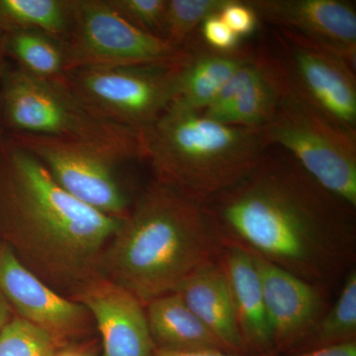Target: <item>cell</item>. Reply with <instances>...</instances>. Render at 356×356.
<instances>
[{
    "label": "cell",
    "instance_id": "obj_19",
    "mask_svg": "<svg viewBox=\"0 0 356 356\" xmlns=\"http://www.w3.org/2000/svg\"><path fill=\"white\" fill-rule=\"evenodd\" d=\"M145 310L156 350L225 351L178 293L152 300Z\"/></svg>",
    "mask_w": 356,
    "mask_h": 356
},
{
    "label": "cell",
    "instance_id": "obj_22",
    "mask_svg": "<svg viewBox=\"0 0 356 356\" xmlns=\"http://www.w3.org/2000/svg\"><path fill=\"white\" fill-rule=\"evenodd\" d=\"M4 39L7 57L13 58L22 72L48 81L65 79V42L34 30L6 33Z\"/></svg>",
    "mask_w": 356,
    "mask_h": 356
},
{
    "label": "cell",
    "instance_id": "obj_17",
    "mask_svg": "<svg viewBox=\"0 0 356 356\" xmlns=\"http://www.w3.org/2000/svg\"><path fill=\"white\" fill-rule=\"evenodd\" d=\"M175 292L216 337L222 350L235 355H248L238 331L228 280L219 259L199 267Z\"/></svg>",
    "mask_w": 356,
    "mask_h": 356
},
{
    "label": "cell",
    "instance_id": "obj_21",
    "mask_svg": "<svg viewBox=\"0 0 356 356\" xmlns=\"http://www.w3.org/2000/svg\"><path fill=\"white\" fill-rule=\"evenodd\" d=\"M356 341V269L344 278L334 305L285 356Z\"/></svg>",
    "mask_w": 356,
    "mask_h": 356
},
{
    "label": "cell",
    "instance_id": "obj_23",
    "mask_svg": "<svg viewBox=\"0 0 356 356\" xmlns=\"http://www.w3.org/2000/svg\"><path fill=\"white\" fill-rule=\"evenodd\" d=\"M227 0H168L163 39L177 50H185L199 28L218 14Z\"/></svg>",
    "mask_w": 356,
    "mask_h": 356
},
{
    "label": "cell",
    "instance_id": "obj_32",
    "mask_svg": "<svg viewBox=\"0 0 356 356\" xmlns=\"http://www.w3.org/2000/svg\"><path fill=\"white\" fill-rule=\"evenodd\" d=\"M6 39H4V33L0 31V86H1L2 79L6 74L7 67L6 65Z\"/></svg>",
    "mask_w": 356,
    "mask_h": 356
},
{
    "label": "cell",
    "instance_id": "obj_20",
    "mask_svg": "<svg viewBox=\"0 0 356 356\" xmlns=\"http://www.w3.org/2000/svg\"><path fill=\"white\" fill-rule=\"evenodd\" d=\"M74 8L76 0H0V31L34 30L65 42Z\"/></svg>",
    "mask_w": 356,
    "mask_h": 356
},
{
    "label": "cell",
    "instance_id": "obj_15",
    "mask_svg": "<svg viewBox=\"0 0 356 356\" xmlns=\"http://www.w3.org/2000/svg\"><path fill=\"white\" fill-rule=\"evenodd\" d=\"M178 69L170 108L201 113L215 99L236 70L252 60L254 49L241 44L231 51L213 50L197 34L187 44Z\"/></svg>",
    "mask_w": 356,
    "mask_h": 356
},
{
    "label": "cell",
    "instance_id": "obj_8",
    "mask_svg": "<svg viewBox=\"0 0 356 356\" xmlns=\"http://www.w3.org/2000/svg\"><path fill=\"white\" fill-rule=\"evenodd\" d=\"M65 46L67 72L83 67L173 65L187 55L186 50L136 28L107 0H76Z\"/></svg>",
    "mask_w": 356,
    "mask_h": 356
},
{
    "label": "cell",
    "instance_id": "obj_33",
    "mask_svg": "<svg viewBox=\"0 0 356 356\" xmlns=\"http://www.w3.org/2000/svg\"><path fill=\"white\" fill-rule=\"evenodd\" d=\"M4 139V133L2 129L0 128V145H1L2 140Z\"/></svg>",
    "mask_w": 356,
    "mask_h": 356
},
{
    "label": "cell",
    "instance_id": "obj_6",
    "mask_svg": "<svg viewBox=\"0 0 356 356\" xmlns=\"http://www.w3.org/2000/svg\"><path fill=\"white\" fill-rule=\"evenodd\" d=\"M0 116L9 134L86 143L122 161L143 159L140 132L104 120L86 106L65 79L48 81L7 69L0 86Z\"/></svg>",
    "mask_w": 356,
    "mask_h": 356
},
{
    "label": "cell",
    "instance_id": "obj_31",
    "mask_svg": "<svg viewBox=\"0 0 356 356\" xmlns=\"http://www.w3.org/2000/svg\"><path fill=\"white\" fill-rule=\"evenodd\" d=\"M11 311L13 309L9 306L8 302L4 298L2 293L0 292V329L10 320Z\"/></svg>",
    "mask_w": 356,
    "mask_h": 356
},
{
    "label": "cell",
    "instance_id": "obj_25",
    "mask_svg": "<svg viewBox=\"0 0 356 356\" xmlns=\"http://www.w3.org/2000/svg\"><path fill=\"white\" fill-rule=\"evenodd\" d=\"M121 17L142 31L163 38L168 0H107Z\"/></svg>",
    "mask_w": 356,
    "mask_h": 356
},
{
    "label": "cell",
    "instance_id": "obj_10",
    "mask_svg": "<svg viewBox=\"0 0 356 356\" xmlns=\"http://www.w3.org/2000/svg\"><path fill=\"white\" fill-rule=\"evenodd\" d=\"M270 49L285 79L297 92L341 127L356 132V70L273 28Z\"/></svg>",
    "mask_w": 356,
    "mask_h": 356
},
{
    "label": "cell",
    "instance_id": "obj_2",
    "mask_svg": "<svg viewBox=\"0 0 356 356\" xmlns=\"http://www.w3.org/2000/svg\"><path fill=\"white\" fill-rule=\"evenodd\" d=\"M123 220L70 195L36 156L0 145V233L21 264L72 299L100 276L105 250Z\"/></svg>",
    "mask_w": 356,
    "mask_h": 356
},
{
    "label": "cell",
    "instance_id": "obj_12",
    "mask_svg": "<svg viewBox=\"0 0 356 356\" xmlns=\"http://www.w3.org/2000/svg\"><path fill=\"white\" fill-rule=\"evenodd\" d=\"M252 255L261 277L274 353L285 356L331 306V293Z\"/></svg>",
    "mask_w": 356,
    "mask_h": 356
},
{
    "label": "cell",
    "instance_id": "obj_3",
    "mask_svg": "<svg viewBox=\"0 0 356 356\" xmlns=\"http://www.w3.org/2000/svg\"><path fill=\"white\" fill-rule=\"evenodd\" d=\"M221 248L202 205L154 180L105 250L100 276L146 306L175 292L199 267L217 261Z\"/></svg>",
    "mask_w": 356,
    "mask_h": 356
},
{
    "label": "cell",
    "instance_id": "obj_26",
    "mask_svg": "<svg viewBox=\"0 0 356 356\" xmlns=\"http://www.w3.org/2000/svg\"><path fill=\"white\" fill-rule=\"evenodd\" d=\"M218 15L240 38L254 34L259 26V16L248 1L227 0Z\"/></svg>",
    "mask_w": 356,
    "mask_h": 356
},
{
    "label": "cell",
    "instance_id": "obj_24",
    "mask_svg": "<svg viewBox=\"0 0 356 356\" xmlns=\"http://www.w3.org/2000/svg\"><path fill=\"white\" fill-rule=\"evenodd\" d=\"M60 348L48 332L18 316L0 329V356H55Z\"/></svg>",
    "mask_w": 356,
    "mask_h": 356
},
{
    "label": "cell",
    "instance_id": "obj_14",
    "mask_svg": "<svg viewBox=\"0 0 356 356\" xmlns=\"http://www.w3.org/2000/svg\"><path fill=\"white\" fill-rule=\"evenodd\" d=\"M259 21L318 41L356 44L355 6L343 0H247Z\"/></svg>",
    "mask_w": 356,
    "mask_h": 356
},
{
    "label": "cell",
    "instance_id": "obj_7",
    "mask_svg": "<svg viewBox=\"0 0 356 356\" xmlns=\"http://www.w3.org/2000/svg\"><path fill=\"white\" fill-rule=\"evenodd\" d=\"M182 60L173 65L83 67L67 72L65 83L104 120L142 132L172 105Z\"/></svg>",
    "mask_w": 356,
    "mask_h": 356
},
{
    "label": "cell",
    "instance_id": "obj_28",
    "mask_svg": "<svg viewBox=\"0 0 356 356\" xmlns=\"http://www.w3.org/2000/svg\"><path fill=\"white\" fill-rule=\"evenodd\" d=\"M291 356H356V341Z\"/></svg>",
    "mask_w": 356,
    "mask_h": 356
},
{
    "label": "cell",
    "instance_id": "obj_11",
    "mask_svg": "<svg viewBox=\"0 0 356 356\" xmlns=\"http://www.w3.org/2000/svg\"><path fill=\"white\" fill-rule=\"evenodd\" d=\"M0 292L18 317L48 332L60 348L86 341L92 334L95 322L88 309L51 289L4 242L0 245Z\"/></svg>",
    "mask_w": 356,
    "mask_h": 356
},
{
    "label": "cell",
    "instance_id": "obj_34",
    "mask_svg": "<svg viewBox=\"0 0 356 356\" xmlns=\"http://www.w3.org/2000/svg\"><path fill=\"white\" fill-rule=\"evenodd\" d=\"M1 243H2V242H1V241H0V245H1Z\"/></svg>",
    "mask_w": 356,
    "mask_h": 356
},
{
    "label": "cell",
    "instance_id": "obj_5",
    "mask_svg": "<svg viewBox=\"0 0 356 356\" xmlns=\"http://www.w3.org/2000/svg\"><path fill=\"white\" fill-rule=\"evenodd\" d=\"M261 67L277 95L259 129L266 147L282 149L325 191L356 209V132L341 127L290 86L273 57Z\"/></svg>",
    "mask_w": 356,
    "mask_h": 356
},
{
    "label": "cell",
    "instance_id": "obj_27",
    "mask_svg": "<svg viewBox=\"0 0 356 356\" xmlns=\"http://www.w3.org/2000/svg\"><path fill=\"white\" fill-rule=\"evenodd\" d=\"M198 35L206 46L219 51H231L241 46V38L225 24L218 14L204 21Z\"/></svg>",
    "mask_w": 356,
    "mask_h": 356
},
{
    "label": "cell",
    "instance_id": "obj_13",
    "mask_svg": "<svg viewBox=\"0 0 356 356\" xmlns=\"http://www.w3.org/2000/svg\"><path fill=\"white\" fill-rule=\"evenodd\" d=\"M88 309L102 341V356H152L154 346L145 306L107 278L98 276L72 298Z\"/></svg>",
    "mask_w": 356,
    "mask_h": 356
},
{
    "label": "cell",
    "instance_id": "obj_30",
    "mask_svg": "<svg viewBox=\"0 0 356 356\" xmlns=\"http://www.w3.org/2000/svg\"><path fill=\"white\" fill-rule=\"evenodd\" d=\"M55 356H96L93 343L90 341H81L60 348Z\"/></svg>",
    "mask_w": 356,
    "mask_h": 356
},
{
    "label": "cell",
    "instance_id": "obj_1",
    "mask_svg": "<svg viewBox=\"0 0 356 356\" xmlns=\"http://www.w3.org/2000/svg\"><path fill=\"white\" fill-rule=\"evenodd\" d=\"M202 207L221 245L245 248L325 291L355 268V208L280 147H267L243 179Z\"/></svg>",
    "mask_w": 356,
    "mask_h": 356
},
{
    "label": "cell",
    "instance_id": "obj_29",
    "mask_svg": "<svg viewBox=\"0 0 356 356\" xmlns=\"http://www.w3.org/2000/svg\"><path fill=\"white\" fill-rule=\"evenodd\" d=\"M152 356H276L274 355H235L226 351L209 350H191V351H172L154 350Z\"/></svg>",
    "mask_w": 356,
    "mask_h": 356
},
{
    "label": "cell",
    "instance_id": "obj_18",
    "mask_svg": "<svg viewBox=\"0 0 356 356\" xmlns=\"http://www.w3.org/2000/svg\"><path fill=\"white\" fill-rule=\"evenodd\" d=\"M276 103L275 89L254 56L200 114L224 125L259 130L270 120Z\"/></svg>",
    "mask_w": 356,
    "mask_h": 356
},
{
    "label": "cell",
    "instance_id": "obj_9",
    "mask_svg": "<svg viewBox=\"0 0 356 356\" xmlns=\"http://www.w3.org/2000/svg\"><path fill=\"white\" fill-rule=\"evenodd\" d=\"M43 163L65 192L107 216L124 220L133 203L119 177L125 161L86 143L11 133L7 136Z\"/></svg>",
    "mask_w": 356,
    "mask_h": 356
},
{
    "label": "cell",
    "instance_id": "obj_16",
    "mask_svg": "<svg viewBox=\"0 0 356 356\" xmlns=\"http://www.w3.org/2000/svg\"><path fill=\"white\" fill-rule=\"evenodd\" d=\"M219 261L228 280L236 324L248 355H276L254 255L238 245L224 243Z\"/></svg>",
    "mask_w": 356,
    "mask_h": 356
},
{
    "label": "cell",
    "instance_id": "obj_4",
    "mask_svg": "<svg viewBox=\"0 0 356 356\" xmlns=\"http://www.w3.org/2000/svg\"><path fill=\"white\" fill-rule=\"evenodd\" d=\"M140 137L154 181L200 205L243 179L267 149L259 130L173 108Z\"/></svg>",
    "mask_w": 356,
    "mask_h": 356
}]
</instances>
